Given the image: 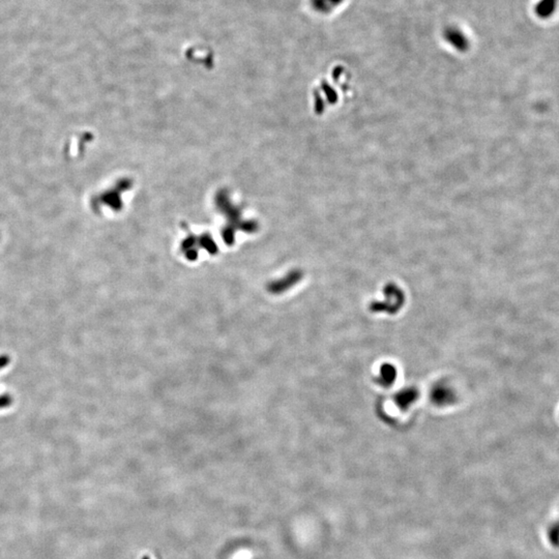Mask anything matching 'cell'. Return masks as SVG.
<instances>
[{
    "instance_id": "6da1fadb",
    "label": "cell",
    "mask_w": 559,
    "mask_h": 559,
    "mask_svg": "<svg viewBox=\"0 0 559 559\" xmlns=\"http://www.w3.org/2000/svg\"><path fill=\"white\" fill-rule=\"evenodd\" d=\"M385 296H386V300L381 304L375 303L374 305H372V310H374L375 312L395 313L397 312V310L400 309L402 305H403L404 296L400 290L397 289L396 287L393 286L388 287L386 289Z\"/></svg>"
},
{
    "instance_id": "7a4b0ae2",
    "label": "cell",
    "mask_w": 559,
    "mask_h": 559,
    "mask_svg": "<svg viewBox=\"0 0 559 559\" xmlns=\"http://www.w3.org/2000/svg\"><path fill=\"white\" fill-rule=\"evenodd\" d=\"M443 37L446 40V42H449L457 49L465 50L468 47V40L464 35V32L460 28L455 26L447 27L444 30Z\"/></svg>"
},
{
    "instance_id": "3957f363",
    "label": "cell",
    "mask_w": 559,
    "mask_h": 559,
    "mask_svg": "<svg viewBox=\"0 0 559 559\" xmlns=\"http://www.w3.org/2000/svg\"><path fill=\"white\" fill-rule=\"evenodd\" d=\"M558 0H541L535 6V13L540 18L547 19L553 15Z\"/></svg>"
},
{
    "instance_id": "277c9868",
    "label": "cell",
    "mask_w": 559,
    "mask_h": 559,
    "mask_svg": "<svg viewBox=\"0 0 559 559\" xmlns=\"http://www.w3.org/2000/svg\"><path fill=\"white\" fill-rule=\"evenodd\" d=\"M344 0H312L314 7L321 14H329L338 8Z\"/></svg>"
},
{
    "instance_id": "5b68a950",
    "label": "cell",
    "mask_w": 559,
    "mask_h": 559,
    "mask_svg": "<svg viewBox=\"0 0 559 559\" xmlns=\"http://www.w3.org/2000/svg\"><path fill=\"white\" fill-rule=\"evenodd\" d=\"M433 400L439 405H445L453 401L454 395L451 389L446 386H437L433 390Z\"/></svg>"
},
{
    "instance_id": "8992f818",
    "label": "cell",
    "mask_w": 559,
    "mask_h": 559,
    "mask_svg": "<svg viewBox=\"0 0 559 559\" xmlns=\"http://www.w3.org/2000/svg\"><path fill=\"white\" fill-rule=\"evenodd\" d=\"M417 397H418L417 390L413 389V388H408V389L401 391V393L397 396V403L401 407L407 408L409 405H411L413 402L416 401Z\"/></svg>"
},
{
    "instance_id": "52a82bcc",
    "label": "cell",
    "mask_w": 559,
    "mask_h": 559,
    "mask_svg": "<svg viewBox=\"0 0 559 559\" xmlns=\"http://www.w3.org/2000/svg\"><path fill=\"white\" fill-rule=\"evenodd\" d=\"M380 383L388 386V384L390 385L391 383L394 382V380L396 378V370L394 367H391L389 365H385L381 368V370H380Z\"/></svg>"
},
{
    "instance_id": "ba28073f",
    "label": "cell",
    "mask_w": 559,
    "mask_h": 559,
    "mask_svg": "<svg viewBox=\"0 0 559 559\" xmlns=\"http://www.w3.org/2000/svg\"><path fill=\"white\" fill-rule=\"evenodd\" d=\"M144 559H148V558H144Z\"/></svg>"
}]
</instances>
